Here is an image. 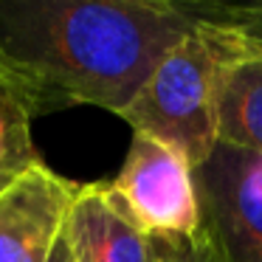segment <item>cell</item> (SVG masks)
Instances as JSON below:
<instances>
[{"instance_id":"8fae6325","label":"cell","mask_w":262,"mask_h":262,"mask_svg":"<svg viewBox=\"0 0 262 262\" xmlns=\"http://www.w3.org/2000/svg\"><path fill=\"white\" fill-rule=\"evenodd\" d=\"M48 262H74V254H71V248H68V239H65V234L57 239V245H54Z\"/></svg>"},{"instance_id":"3957f363","label":"cell","mask_w":262,"mask_h":262,"mask_svg":"<svg viewBox=\"0 0 262 262\" xmlns=\"http://www.w3.org/2000/svg\"><path fill=\"white\" fill-rule=\"evenodd\" d=\"M107 186L144 231L166 239H192L203 231L192 161L147 133H133L124 164Z\"/></svg>"},{"instance_id":"30bf717a","label":"cell","mask_w":262,"mask_h":262,"mask_svg":"<svg viewBox=\"0 0 262 262\" xmlns=\"http://www.w3.org/2000/svg\"><path fill=\"white\" fill-rule=\"evenodd\" d=\"M172 262H220L217 259V251H214V243H211V237L206 234V226L198 237L183 239Z\"/></svg>"},{"instance_id":"52a82bcc","label":"cell","mask_w":262,"mask_h":262,"mask_svg":"<svg viewBox=\"0 0 262 262\" xmlns=\"http://www.w3.org/2000/svg\"><path fill=\"white\" fill-rule=\"evenodd\" d=\"M220 40L217 141L262 155V54L209 26Z\"/></svg>"},{"instance_id":"6da1fadb","label":"cell","mask_w":262,"mask_h":262,"mask_svg":"<svg viewBox=\"0 0 262 262\" xmlns=\"http://www.w3.org/2000/svg\"><path fill=\"white\" fill-rule=\"evenodd\" d=\"M194 29L186 3L169 0H0V54L46 113L93 104L121 116Z\"/></svg>"},{"instance_id":"8992f818","label":"cell","mask_w":262,"mask_h":262,"mask_svg":"<svg viewBox=\"0 0 262 262\" xmlns=\"http://www.w3.org/2000/svg\"><path fill=\"white\" fill-rule=\"evenodd\" d=\"M62 234L74 262H172L183 243L144 231L121 209L107 183L76 189Z\"/></svg>"},{"instance_id":"5b68a950","label":"cell","mask_w":262,"mask_h":262,"mask_svg":"<svg viewBox=\"0 0 262 262\" xmlns=\"http://www.w3.org/2000/svg\"><path fill=\"white\" fill-rule=\"evenodd\" d=\"M76 189L40 158L0 189V262H48Z\"/></svg>"},{"instance_id":"277c9868","label":"cell","mask_w":262,"mask_h":262,"mask_svg":"<svg viewBox=\"0 0 262 262\" xmlns=\"http://www.w3.org/2000/svg\"><path fill=\"white\" fill-rule=\"evenodd\" d=\"M194 178L217 259L262 262V155L217 144Z\"/></svg>"},{"instance_id":"7a4b0ae2","label":"cell","mask_w":262,"mask_h":262,"mask_svg":"<svg viewBox=\"0 0 262 262\" xmlns=\"http://www.w3.org/2000/svg\"><path fill=\"white\" fill-rule=\"evenodd\" d=\"M217 68L220 40L198 20V29L161 59L121 119L133 127V133H147L181 149L198 169L220 144Z\"/></svg>"},{"instance_id":"9c48e42d","label":"cell","mask_w":262,"mask_h":262,"mask_svg":"<svg viewBox=\"0 0 262 262\" xmlns=\"http://www.w3.org/2000/svg\"><path fill=\"white\" fill-rule=\"evenodd\" d=\"M189 12L206 26L231 34L245 48L262 54V0L259 3H186Z\"/></svg>"},{"instance_id":"ba28073f","label":"cell","mask_w":262,"mask_h":262,"mask_svg":"<svg viewBox=\"0 0 262 262\" xmlns=\"http://www.w3.org/2000/svg\"><path fill=\"white\" fill-rule=\"evenodd\" d=\"M46 113L34 88L0 54V189L37 161L31 121Z\"/></svg>"}]
</instances>
